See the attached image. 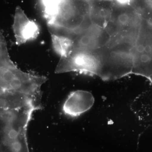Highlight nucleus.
<instances>
[{
	"label": "nucleus",
	"mask_w": 152,
	"mask_h": 152,
	"mask_svg": "<svg viewBox=\"0 0 152 152\" xmlns=\"http://www.w3.org/2000/svg\"><path fill=\"white\" fill-rule=\"evenodd\" d=\"M92 94L88 91L77 90L71 93L63 106L65 114L69 116H79L90 110L94 103Z\"/></svg>",
	"instance_id": "nucleus-4"
},
{
	"label": "nucleus",
	"mask_w": 152,
	"mask_h": 152,
	"mask_svg": "<svg viewBox=\"0 0 152 152\" xmlns=\"http://www.w3.org/2000/svg\"><path fill=\"white\" fill-rule=\"evenodd\" d=\"M42 75L24 72L11 59L5 39L0 32V96L12 92L36 94L45 83Z\"/></svg>",
	"instance_id": "nucleus-2"
},
{
	"label": "nucleus",
	"mask_w": 152,
	"mask_h": 152,
	"mask_svg": "<svg viewBox=\"0 0 152 152\" xmlns=\"http://www.w3.org/2000/svg\"><path fill=\"white\" fill-rule=\"evenodd\" d=\"M12 29L16 44L18 46L34 40L40 34L37 24L29 18L20 7L16 9Z\"/></svg>",
	"instance_id": "nucleus-3"
},
{
	"label": "nucleus",
	"mask_w": 152,
	"mask_h": 152,
	"mask_svg": "<svg viewBox=\"0 0 152 152\" xmlns=\"http://www.w3.org/2000/svg\"><path fill=\"white\" fill-rule=\"evenodd\" d=\"M34 112L28 106L0 110V152H30L28 127Z\"/></svg>",
	"instance_id": "nucleus-1"
}]
</instances>
